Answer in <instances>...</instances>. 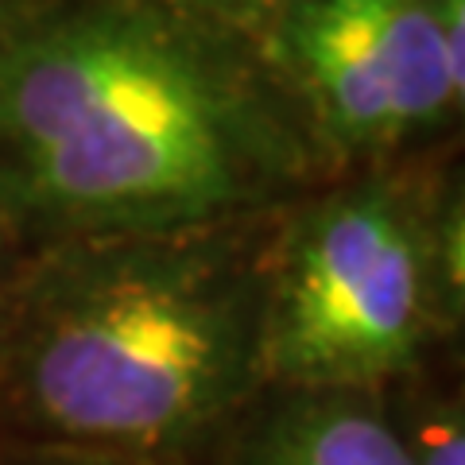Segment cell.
I'll return each mask as SVG.
<instances>
[{
    "instance_id": "cell-5",
    "label": "cell",
    "mask_w": 465,
    "mask_h": 465,
    "mask_svg": "<svg viewBox=\"0 0 465 465\" xmlns=\"http://www.w3.org/2000/svg\"><path fill=\"white\" fill-rule=\"evenodd\" d=\"M194 465H407L381 388L264 384Z\"/></svg>"
},
{
    "instance_id": "cell-6",
    "label": "cell",
    "mask_w": 465,
    "mask_h": 465,
    "mask_svg": "<svg viewBox=\"0 0 465 465\" xmlns=\"http://www.w3.org/2000/svg\"><path fill=\"white\" fill-rule=\"evenodd\" d=\"M407 465H465V365L461 353L381 388Z\"/></svg>"
},
{
    "instance_id": "cell-2",
    "label": "cell",
    "mask_w": 465,
    "mask_h": 465,
    "mask_svg": "<svg viewBox=\"0 0 465 465\" xmlns=\"http://www.w3.org/2000/svg\"><path fill=\"white\" fill-rule=\"evenodd\" d=\"M280 210L27 252L0 302V442L194 465L268 384Z\"/></svg>"
},
{
    "instance_id": "cell-9",
    "label": "cell",
    "mask_w": 465,
    "mask_h": 465,
    "mask_svg": "<svg viewBox=\"0 0 465 465\" xmlns=\"http://www.w3.org/2000/svg\"><path fill=\"white\" fill-rule=\"evenodd\" d=\"M24 260H27V249H24L16 237H12L5 225H0V302H5L8 287L16 283V275H20V268H24Z\"/></svg>"
},
{
    "instance_id": "cell-4",
    "label": "cell",
    "mask_w": 465,
    "mask_h": 465,
    "mask_svg": "<svg viewBox=\"0 0 465 465\" xmlns=\"http://www.w3.org/2000/svg\"><path fill=\"white\" fill-rule=\"evenodd\" d=\"M256 54L330 174L461 140L465 0H291Z\"/></svg>"
},
{
    "instance_id": "cell-7",
    "label": "cell",
    "mask_w": 465,
    "mask_h": 465,
    "mask_svg": "<svg viewBox=\"0 0 465 465\" xmlns=\"http://www.w3.org/2000/svg\"><path fill=\"white\" fill-rule=\"evenodd\" d=\"M152 5H159L186 24L210 27L217 35H229L256 47L264 27L280 16L291 0H152Z\"/></svg>"
},
{
    "instance_id": "cell-10",
    "label": "cell",
    "mask_w": 465,
    "mask_h": 465,
    "mask_svg": "<svg viewBox=\"0 0 465 465\" xmlns=\"http://www.w3.org/2000/svg\"><path fill=\"white\" fill-rule=\"evenodd\" d=\"M27 5H32V0H0V35H5L8 27L24 16Z\"/></svg>"
},
{
    "instance_id": "cell-3",
    "label": "cell",
    "mask_w": 465,
    "mask_h": 465,
    "mask_svg": "<svg viewBox=\"0 0 465 465\" xmlns=\"http://www.w3.org/2000/svg\"><path fill=\"white\" fill-rule=\"evenodd\" d=\"M465 341L461 140L330 174L268 252L272 384L384 388Z\"/></svg>"
},
{
    "instance_id": "cell-8",
    "label": "cell",
    "mask_w": 465,
    "mask_h": 465,
    "mask_svg": "<svg viewBox=\"0 0 465 465\" xmlns=\"http://www.w3.org/2000/svg\"><path fill=\"white\" fill-rule=\"evenodd\" d=\"M0 465H136V461L94 458V454H70V450H47V446L0 442Z\"/></svg>"
},
{
    "instance_id": "cell-1",
    "label": "cell",
    "mask_w": 465,
    "mask_h": 465,
    "mask_svg": "<svg viewBox=\"0 0 465 465\" xmlns=\"http://www.w3.org/2000/svg\"><path fill=\"white\" fill-rule=\"evenodd\" d=\"M322 179L252 43L152 0H32L0 35V225L27 252L268 213Z\"/></svg>"
}]
</instances>
